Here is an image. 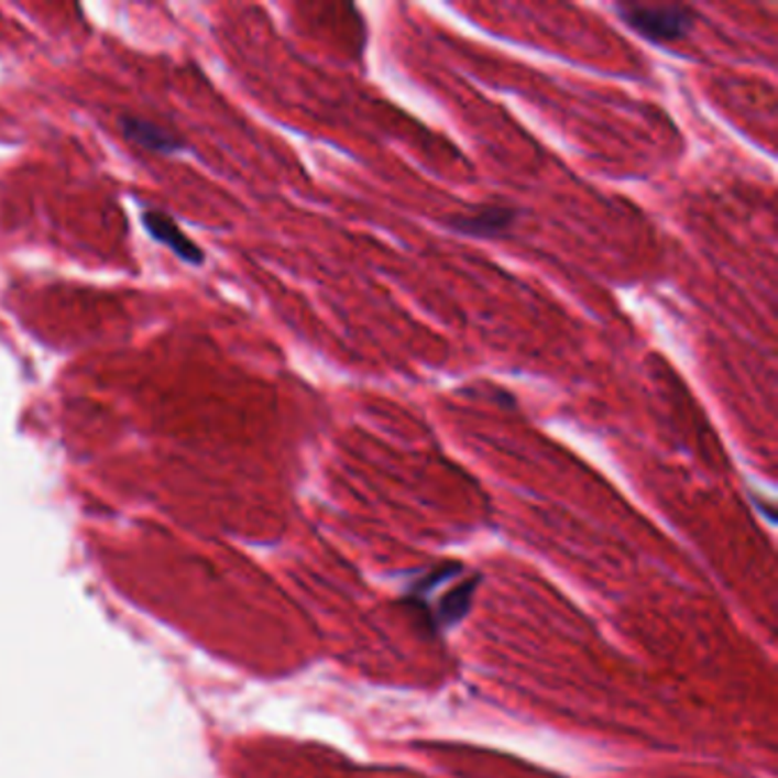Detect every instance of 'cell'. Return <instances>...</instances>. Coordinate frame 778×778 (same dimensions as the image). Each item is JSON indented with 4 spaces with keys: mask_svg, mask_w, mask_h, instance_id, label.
Returning a JSON list of instances; mask_svg holds the SVG:
<instances>
[{
    "mask_svg": "<svg viewBox=\"0 0 778 778\" xmlns=\"http://www.w3.org/2000/svg\"><path fill=\"white\" fill-rule=\"evenodd\" d=\"M142 222H144V229L153 235V240H158L161 244L169 246L172 252L178 259H183L185 263H193V265L204 263L201 249L176 227V222L172 220L169 215L158 212V210H149L142 215Z\"/></svg>",
    "mask_w": 778,
    "mask_h": 778,
    "instance_id": "cell-3",
    "label": "cell"
},
{
    "mask_svg": "<svg viewBox=\"0 0 778 778\" xmlns=\"http://www.w3.org/2000/svg\"><path fill=\"white\" fill-rule=\"evenodd\" d=\"M478 584H480V578L465 580L459 587H454L450 594L443 596V601L439 605V618H441L443 626H454L465 614H469Z\"/></svg>",
    "mask_w": 778,
    "mask_h": 778,
    "instance_id": "cell-5",
    "label": "cell"
},
{
    "mask_svg": "<svg viewBox=\"0 0 778 778\" xmlns=\"http://www.w3.org/2000/svg\"><path fill=\"white\" fill-rule=\"evenodd\" d=\"M121 131L131 142H135L138 146H144L149 151L174 153V151L183 149V142L174 133L158 127V123L140 119V117H123Z\"/></svg>",
    "mask_w": 778,
    "mask_h": 778,
    "instance_id": "cell-4",
    "label": "cell"
},
{
    "mask_svg": "<svg viewBox=\"0 0 778 778\" xmlns=\"http://www.w3.org/2000/svg\"><path fill=\"white\" fill-rule=\"evenodd\" d=\"M518 220V210L507 206H486L475 212L454 215L448 220V227L457 233L471 238H497L509 233Z\"/></svg>",
    "mask_w": 778,
    "mask_h": 778,
    "instance_id": "cell-2",
    "label": "cell"
},
{
    "mask_svg": "<svg viewBox=\"0 0 778 778\" xmlns=\"http://www.w3.org/2000/svg\"><path fill=\"white\" fill-rule=\"evenodd\" d=\"M616 14L637 35L658 46L684 40L697 23L694 10L682 3H639V0H631V3H618Z\"/></svg>",
    "mask_w": 778,
    "mask_h": 778,
    "instance_id": "cell-1",
    "label": "cell"
}]
</instances>
